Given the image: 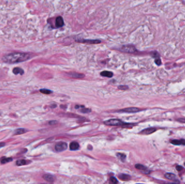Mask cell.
Here are the masks:
<instances>
[{
  "label": "cell",
  "mask_w": 185,
  "mask_h": 184,
  "mask_svg": "<svg viewBox=\"0 0 185 184\" xmlns=\"http://www.w3.org/2000/svg\"><path fill=\"white\" fill-rule=\"evenodd\" d=\"M30 55L28 53L13 52L4 56L2 59L5 63L15 64L25 62L30 59Z\"/></svg>",
  "instance_id": "6da1fadb"
},
{
  "label": "cell",
  "mask_w": 185,
  "mask_h": 184,
  "mask_svg": "<svg viewBox=\"0 0 185 184\" xmlns=\"http://www.w3.org/2000/svg\"><path fill=\"white\" fill-rule=\"evenodd\" d=\"M119 50L121 52L128 53H136L137 52L134 45L132 44L124 45L119 49Z\"/></svg>",
  "instance_id": "7a4b0ae2"
},
{
  "label": "cell",
  "mask_w": 185,
  "mask_h": 184,
  "mask_svg": "<svg viewBox=\"0 0 185 184\" xmlns=\"http://www.w3.org/2000/svg\"><path fill=\"white\" fill-rule=\"evenodd\" d=\"M76 42L78 43H88L90 44H99L101 42V41L99 39H83V38H76L75 39Z\"/></svg>",
  "instance_id": "3957f363"
},
{
  "label": "cell",
  "mask_w": 185,
  "mask_h": 184,
  "mask_svg": "<svg viewBox=\"0 0 185 184\" xmlns=\"http://www.w3.org/2000/svg\"><path fill=\"white\" fill-rule=\"evenodd\" d=\"M105 124L107 125L110 126H120L123 124V123L119 119H112L105 122Z\"/></svg>",
  "instance_id": "277c9868"
},
{
  "label": "cell",
  "mask_w": 185,
  "mask_h": 184,
  "mask_svg": "<svg viewBox=\"0 0 185 184\" xmlns=\"http://www.w3.org/2000/svg\"><path fill=\"white\" fill-rule=\"evenodd\" d=\"M55 150L58 152H62L66 150L67 148V144L65 142H59L55 145Z\"/></svg>",
  "instance_id": "5b68a950"
},
{
  "label": "cell",
  "mask_w": 185,
  "mask_h": 184,
  "mask_svg": "<svg viewBox=\"0 0 185 184\" xmlns=\"http://www.w3.org/2000/svg\"><path fill=\"white\" fill-rule=\"evenodd\" d=\"M135 168L142 171L143 173L146 174V175H148V174H149L151 172L150 171L148 170L147 167H146L145 166L142 165H141V164H136V165H135Z\"/></svg>",
  "instance_id": "8992f818"
},
{
  "label": "cell",
  "mask_w": 185,
  "mask_h": 184,
  "mask_svg": "<svg viewBox=\"0 0 185 184\" xmlns=\"http://www.w3.org/2000/svg\"><path fill=\"white\" fill-rule=\"evenodd\" d=\"M64 25V21L61 16H58L55 19V26L56 28H61Z\"/></svg>",
  "instance_id": "52a82bcc"
},
{
  "label": "cell",
  "mask_w": 185,
  "mask_h": 184,
  "mask_svg": "<svg viewBox=\"0 0 185 184\" xmlns=\"http://www.w3.org/2000/svg\"><path fill=\"white\" fill-rule=\"evenodd\" d=\"M122 112H128V113H134L140 111V109L136 108H126L121 110Z\"/></svg>",
  "instance_id": "ba28073f"
},
{
  "label": "cell",
  "mask_w": 185,
  "mask_h": 184,
  "mask_svg": "<svg viewBox=\"0 0 185 184\" xmlns=\"http://www.w3.org/2000/svg\"><path fill=\"white\" fill-rule=\"evenodd\" d=\"M170 143L175 145H185V140L174 139L170 141Z\"/></svg>",
  "instance_id": "9c48e42d"
},
{
  "label": "cell",
  "mask_w": 185,
  "mask_h": 184,
  "mask_svg": "<svg viewBox=\"0 0 185 184\" xmlns=\"http://www.w3.org/2000/svg\"><path fill=\"white\" fill-rule=\"evenodd\" d=\"M68 75L70 77L74 78H82L84 77V75L82 74H79L77 72H69L68 73Z\"/></svg>",
  "instance_id": "30bf717a"
},
{
  "label": "cell",
  "mask_w": 185,
  "mask_h": 184,
  "mask_svg": "<svg viewBox=\"0 0 185 184\" xmlns=\"http://www.w3.org/2000/svg\"><path fill=\"white\" fill-rule=\"evenodd\" d=\"M156 130L154 128H146V129L142 130V131L140 132L141 134H149L151 133H153V132H154Z\"/></svg>",
  "instance_id": "8fae6325"
},
{
  "label": "cell",
  "mask_w": 185,
  "mask_h": 184,
  "mask_svg": "<svg viewBox=\"0 0 185 184\" xmlns=\"http://www.w3.org/2000/svg\"><path fill=\"white\" fill-rule=\"evenodd\" d=\"M43 178L45 180L48 182H50V183H52V182L55 180V179L54 176L50 175H45L43 176Z\"/></svg>",
  "instance_id": "7c38bea8"
},
{
  "label": "cell",
  "mask_w": 185,
  "mask_h": 184,
  "mask_svg": "<svg viewBox=\"0 0 185 184\" xmlns=\"http://www.w3.org/2000/svg\"><path fill=\"white\" fill-rule=\"evenodd\" d=\"M80 147L79 144L78 142H73L70 143V149L72 151H75V150H77Z\"/></svg>",
  "instance_id": "4fadbf2b"
},
{
  "label": "cell",
  "mask_w": 185,
  "mask_h": 184,
  "mask_svg": "<svg viewBox=\"0 0 185 184\" xmlns=\"http://www.w3.org/2000/svg\"><path fill=\"white\" fill-rule=\"evenodd\" d=\"M13 72L15 75L19 74L21 75H23V74H24V71H23V69L20 68H18V67H17V68H15L13 70Z\"/></svg>",
  "instance_id": "5bb4252c"
},
{
  "label": "cell",
  "mask_w": 185,
  "mask_h": 184,
  "mask_svg": "<svg viewBox=\"0 0 185 184\" xmlns=\"http://www.w3.org/2000/svg\"><path fill=\"white\" fill-rule=\"evenodd\" d=\"M101 75L104 77H112L113 76V73L111 72V71H103L101 73Z\"/></svg>",
  "instance_id": "9a60e30c"
},
{
  "label": "cell",
  "mask_w": 185,
  "mask_h": 184,
  "mask_svg": "<svg viewBox=\"0 0 185 184\" xmlns=\"http://www.w3.org/2000/svg\"><path fill=\"white\" fill-rule=\"evenodd\" d=\"M165 177L167 179L172 180H175V175L174 174L171 173H167L165 175Z\"/></svg>",
  "instance_id": "2e32d148"
},
{
  "label": "cell",
  "mask_w": 185,
  "mask_h": 184,
  "mask_svg": "<svg viewBox=\"0 0 185 184\" xmlns=\"http://www.w3.org/2000/svg\"><path fill=\"white\" fill-rule=\"evenodd\" d=\"M119 177L120 179L122 180H124V181L129 180L131 179V177H130L129 175H125V174H121V175H119Z\"/></svg>",
  "instance_id": "e0dca14e"
},
{
  "label": "cell",
  "mask_w": 185,
  "mask_h": 184,
  "mask_svg": "<svg viewBox=\"0 0 185 184\" xmlns=\"http://www.w3.org/2000/svg\"><path fill=\"white\" fill-rule=\"evenodd\" d=\"M16 163V164L17 166H23L27 164V161L24 159H20L17 160Z\"/></svg>",
  "instance_id": "ac0fdd59"
},
{
  "label": "cell",
  "mask_w": 185,
  "mask_h": 184,
  "mask_svg": "<svg viewBox=\"0 0 185 184\" xmlns=\"http://www.w3.org/2000/svg\"><path fill=\"white\" fill-rule=\"evenodd\" d=\"M27 132V130L25 129V128H19V129H17L15 130V134H23Z\"/></svg>",
  "instance_id": "d6986e66"
},
{
  "label": "cell",
  "mask_w": 185,
  "mask_h": 184,
  "mask_svg": "<svg viewBox=\"0 0 185 184\" xmlns=\"http://www.w3.org/2000/svg\"><path fill=\"white\" fill-rule=\"evenodd\" d=\"M13 160V159L11 158H4L1 160L2 164H6L9 162H10Z\"/></svg>",
  "instance_id": "ffe728a7"
},
{
  "label": "cell",
  "mask_w": 185,
  "mask_h": 184,
  "mask_svg": "<svg viewBox=\"0 0 185 184\" xmlns=\"http://www.w3.org/2000/svg\"><path fill=\"white\" fill-rule=\"evenodd\" d=\"M117 157L119 158L120 159H121L122 161H124L125 160H126V156L125 155V154H122V153H117Z\"/></svg>",
  "instance_id": "44dd1931"
},
{
  "label": "cell",
  "mask_w": 185,
  "mask_h": 184,
  "mask_svg": "<svg viewBox=\"0 0 185 184\" xmlns=\"http://www.w3.org/2000/svg\"><path fill=\"white\" fill-rule=\"evenodd\" d=\"M40 91L41 93H42V94H50L52 92V91H50V90H48V89H41Z\"/></svg>",
  "instance_id": "7402d4cb"
},
{
  "label": "cell",
  "mask_w": 185,
  "mask_h": 184,
  "mask_svg": "<svg viewBox=\"0 0 185 184\" xmlns=\"http://www.w3.org/2000/svg\"><path fill=\"white\" fill-rule=\"evenodd\" d=\"M111 181L112 183L114 184H117L118 183V181L117 180V179L114 177H112L111 178Z\"/></svg>",
  "instance_id": "603a6c76"
},
{
  "label": "cell",
  "mask_w": 185,
  "mask_h": 184,
  "mask_svg": "<svg viewBox=\"0 0 185 184\" xmlns=\"http://www.w3.org/2000/svg\"><path fill=\"white\" fill-rule=\"evenodd\" d=\"M155 62L157 65H160L161 64V59L160 58L155 59Z\"/></svg>",
  "instance_id": "cb8c5ba5"
},
{
  "label": "cell",
  "mask_w": 185,
  "mask_h": 184,
  "mask_svg": "<svg viewBox=\"0 0 185 184\" xmlns=\"http://www.w3.org/2000/svg\"><path fill=\"white\" fill-rule=\"evenodd\" d=\"M118 88L120 89V90H127V89H128V86H120L118 87Z\"/></svg>",
  "instance_id": "d4e9b609"
},
{
  "label": "cell",
  "mask_w": 185,
  "mask_h": 184,
  "mask_svg": "<svg viewBox=\"0 0 185 184\" xmlns=\"http://www.w3.org/2000/svg\"><path fill=\"white\" fill-rule=\"evenodd\" d=\"M176 170H178V171H181V170L183 169V167H182L181 166L178 165L176 167Z\"/></svg>",
  "instance_id": "484cf974"
},
{
  "label": "cell",
  "mask_w": 185,
  "mask_h": 184,
  "mask_svg": "<svg viewBox=\"0 0 185 184\" xmlns=\"http://www.w3.org/2000/svg\"><path fill=\"white\" fill-rule=\"evenodd\" d=\"M177 120L179 122L184 123H185V118H179Z\"/></svg>",
  "instance_id": "4316f807"
},
{
  "label": "cell",
  "mask_w": 185,
  "mask_h": 184,
  "mask_svg": "<svg viewBox=\"0 0 185 184\" xmlns=\"http://www.w3.org/2000/svg\"><path fill=\"white\" fill-rule=\"evenodd\" d=\"M90 111L88 109H82L81 110V112H83V113H88Z\"/></svg>",
  "instance_id": "83f0119b"
},
{
  "label": "cell",
  "mask_w": 185,
  "mask_h": 184,
  "mask_svg": "<svg viewBox=\"0 0 185 184\" xmlns=\"http://www.w3.org/2000/svg\"><path fill=\"white\" fill-rule=\"evenodd\" d=\"M5 146V143L4 142H0V148L4 147Z\"/></svg>",
  "instance_id": "f1b7e54d"
},
{
  "label": "cell",
  "mask_w": 185,
  "mask_h": 184,
  "mask_svg": "<svg viewBox=\"0 0 185 184\" xmlns=\"http://www.w3.org/2000/svg\"></svg>",
  "instance_id": "f546056e"
}]
</instances>
